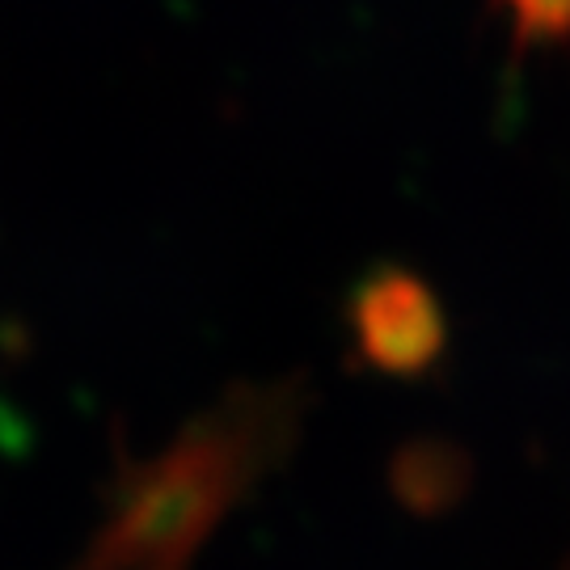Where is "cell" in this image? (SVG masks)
I'll list each match as a JSON object with an SVG mask.
<instances>
[{"instance_id":"obj_3","label":"cell","mask_w":570,"mask_h":570,"mask_svg":"<svg viewBox=\"0 0 570 570\" xmlns=\"http://www.w3.org/2000/svg\"><path fill=\"white\" fill-rule=\"evenodd\" d=\"M473 482L465 449H456L449 440H414L393 456L389 465V487L397 494V503L414 515H444L465 499Z\"/></svg>"},{"instance_id":"obj_4","label":"cell","mask_w":570,"mask_h":570,"mask_svg":"<svg viewBox=\"0 0 570 570\" xmlns=\"http://www.w3.org/2000/svg\"><path fill=\"white\" fill-rule=\"evenodd\" d=\"M490 13L508 21V39L515 56L570 42V0H490Z\"/></svg>"},{"instance_id":"obj_2","label":"cell","mask_w":570,"mask_h":570,"mask_svg":"<svg viewBox=\"0 0 570 570\" xmlns=\"http://www.w3.org/2000/svg\"><path fill=\"white\" fill-rule=\"evenodd\" d=\"M346 326L364 364L397 381L428 376L449 351L444 305L406 266L367 271L346 301Z\"/></svg>"},{"instance_id":"obj_1","label":"cell","mask_w":570,"mask_h":570,"mask_svg":"<svg viewBox=\"0 0 570 570\" xmlns=\"http://www.w3.org/2000/svg\"><path fill=\"white\" fill-rule=\"evenodd\" d=\"M296 385H237L161 452L122 469L68 570H190L228 511L296 444Z\"/></svg>"}]
</instances>
